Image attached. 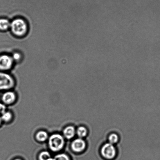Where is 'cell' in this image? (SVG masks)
<instances>
[{"label": "cell", "instance_id": "1", "mask_svg": "<svg viewBox=\"0 0 160 160\" xmlns=\"http://www.w3.org/2000/svg\"><path fill=\"white\" fill-rule=\"evenodd\" d=\"M10 29L14 35L22 37L27 34L28 26L25 20L22 18H18L11 22Z\"/></svg>", "mask_w": 160, "mask_h": 160}, {"label": "cell", "instance_id": "2", "mask_svg": "<svg viewBox=\"0 0 160 160\" xmlns=\"http://www.w3.org/2000/svg\"><path fill=\"white\" fill-rule=\"evenodd\" d=\"M48 143L50 149L52 151H59L62 150L64 146V138L59 134H53L50 137Z\"/></svg>", "mask_w": 160, "mask_h": 160}, {"label": "cell", "instance_id": "3", "mask_svg": "<svg viewBox=\"0 0 160 160\" xmlns=\"http://www.w3.org/2000/svg\"><path fill=\"white\" fill-rule=\"evenodd\" d=\"M15 84L14 79L11 75L6 72H0V91L10 89Z\"/></svg>", "mask_w": 160, "mask_h": 160}, {"label": "cell", "instance_id": "4", "mask_svg": "<svg viewBox=\"0 0 160 160\" xmlns=\"http://www.w3.org/2000/svg\"><path fill=\"white\" fill-rule=\"evenodd\" d=\"M102 156L107 160L114 159L117 155V151L113 144L107 143L102 146L101 150Z\"/></svg>", "mask_w": 160, "mask_h": 160}, {"label": "cell", "instance_id": "5", "mask_svg": "<svg viewBox=\"0 0 160 160\" xmlns=\"http://www.w3.org/2000/svg\"><path fill=\"white\" fill-rule=\"evenodd\" d=\"M14 62L12 56L7 54L0 56V71L6 72L10 70L13 68Z\"/></svg>", "mask_w": 160, "mask_h": 160}, {"label": "cell", "instance_id": "6", "mask_svg": "<svg viewBox=\"0 0 160 160\" xmlns=\"http://www.w3.org/2000/svg\"><path fill=\"white\" fill-rule=\"evenodd\" d=\"M86 147V144L85 141L80 138L74 140L71 144L72 150L77 153H80L83 151Z\"/></svg>", "mask_w": 160, "mask_h": 160}, {"label": "cell", "instance_id": "7", "mask_svg": "<svg viewBox=\"0 0 160 160\" xmlns=\"http://www.w3.org/2000/svg\"><path fill=\"white\" fill-rule=\"evenodd\" d=\"M16 99V96L14 93L12 91H8L3 95L2 100L4 103L10 104L13 103Z\"/></svg>", "mask_w": 160, "mask_h": 160}, {"label": "cell", "instance_id": "8", "mask_svg": "<svg viewBox=\"0 0 160 160\" xmlns=\"http://www.w3.org/2000/svg\"><path fill=\"white\" fill-rule=\"evenodd\" d=\"M75 128L71 126L66 127L63 131V135L68 139H72L75 136Z\"/></svg>", "mask_w": 160, "mask_h": 160}, {"label": "cell", "instance_id": "9", "mask_svg": "<svg viewBox=\"0 0 160 160\" xmlns=\"http://www.w3.org/2000/svg\"><path fill=\"white\" fill-rule=\"evenodd\" d=\"M11 22L6 18H0V30L6 31L10 29Z\"/></svg>", "mask_w": 160, "mask_h": 160}, {"label": "cell", "instance_id": "10", "mask_svg": "<svg viewBox=\"0 0 160 160\" xmlns=\"http://www.w3.org/2000/svg\"><path fill=\"white\" fill-rule=\"evenodd\" d=\"M48 136L46 132L41 131L38 132L36 135V139L40 142H43L48 139Z\"/></svg>", "mask_w": 160, "mask_h": 160}, {"label": "cell", "instance_id": "11", "mask_svg": "<svg viewBox=\"0 0 160 160\" xmlns=\"http://www.w3.org/2000/svg\"><path fill=\"white\" fill-rule=\"evenodd\" d=\"M78 136L80 138L85 137L88 134V132L87 128L84 127H79L77 130Z\"/></svg>", "mask_w": 160, "mask_h": 160}, {"label": "cell", "instance_id": "12", "mask_svg": "<svg viewBox=\"0 0 160 160\" xmlns=\"http://www.w3.org/2000/svg\"><path fill=\"white\" fill-rule=\"evenodd\" d=\"M119 138L118 136L116 133H112L108 137V141L110 143L114 144L117 143L118 141Z\"/></svg>", "mask_w": 160, "mask_h": 160}, {"label": "cell", "instance_id": "13", "mask_svg": "<svg viewBox=\"0 0 160 160\" xmlns=\"http://www.w3.org/2000/svg\"><path fill=\"white\" fill-rule=\"evenodd\" d=\"M12 117L11 113L9 112H5L3 114H2L1 118L2 121L5 122H8L12 119Z\"/></svg>", "mask_w": 160, "mask_h": 160}, {"label": "cell", "instance_id": "14", "mask_svg": "<svg viewBox=\"0 0 160 160\" xmlns=\"http://www.w3.org/2000/svg\"><path fill=\"white\" fill-rule=\"evenodd\" d=\"M51 158L49 152L46 151L42 152L39 155V160H48Z\"/></svg>", "mask_w": 160, "mask_h": 160}, {"label": "cell", "instance_id": "15", "mask_svg": "<svg viewBox=\"0 0 160 160\" xmlns=\"http://www.w3.org/2000/svg\"><path fill=\"white\" fill-rule=\"evenodd\" d=\"M12 58L14 62H19L21 60L22 58V56L21 53L18 52H13L12 56Z\"/></svg>", "mask_w": 160, "mask_h": 160}, {"label": "cell", "instance_id": "16", "mask_svg": "<svg viewBox=\"0 0 160 160\" xmlns=\"http://www.w3.org/2000/svg\"><path fill=\"white\" fill-rule=\"evenodd\" d=\"M54 158L55 160H70L69 157L64 153L56 155Z\"/></svg>", "mask_w": 160, "mask_h": 160}, {"label": "cell", "instance_id": "17", "mask_svg": "<svg viewBox=\"0 0 160 160\" xmlns=\"http://www.w3.org/2000/svg\"><path fill=\"white\" fill-rule=\"evenodd\" d=\"M6 108V106L4 104L0 103V114H2L5 112Z\"/></svg>", "mask_w": 160, "mask_h": 160}, {"label": "cell", "instance_id": "18", "mask_svg": "<svg viewBox=\"0 0 160 160\" xmlns=\"http://www.w3.org/2000/svg\"><path fill=\"white\" fill-rule=\"evenodd\" d=\"M2 119H1V118L0 117V125H1V122H2Z\"/></svg>", "mask_w": 160, "mask_h": 160}, {"label": "cell", "instance_id": "19", "mask_svg": "<svg viewBox=\"0 0 160 160\" xmlns=\"http://www.w3.org/2000/svg\"><path fill=\"white\" fill-rule=\"evenodd\" d=\"M14 160H22L20 159H15Z\"/></svg>", "mask_w": 160, "mask_h": 160}]
</instances>
